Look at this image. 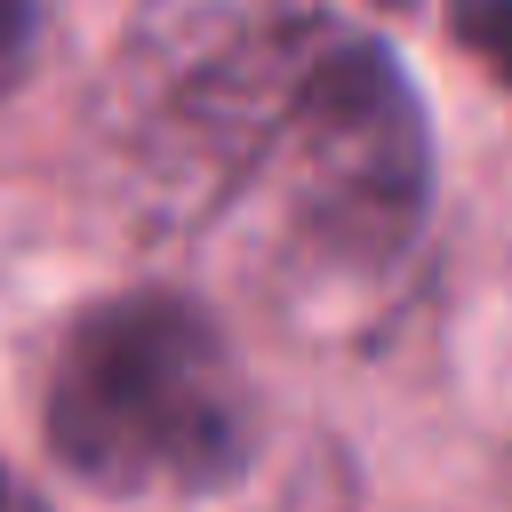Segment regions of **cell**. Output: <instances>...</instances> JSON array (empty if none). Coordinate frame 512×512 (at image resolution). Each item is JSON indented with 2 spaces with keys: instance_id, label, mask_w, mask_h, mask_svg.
Masks as SVG:
<instances>
[{
  "instance_id": "obj_1",
  "label": "cell",
  "mask_w": 512,
  "mask_h": 512,
  "mask_svg": "<svg viewBox=\"0 0 512 512\" xmlns=\"http://www.w3.org/2000/svg\"><path fill=\"white\" fill-rule=\"evenodd\" d=\"M336 32L320 0H144L96 88V160L120 200L168 232L256 200Z\"/></svg>"
},
{
  "instance_id": "obj_2",
  "label": "cell",
  "mask_w": 512,
  "mask_h": 512,
  "mask_svg": "<svg viewBox=\"0 0 512 512\" xmlns=\"http://www.w3.org/2000/svg\"><path fill=\"white\" fill-rule=\"evenodd\" d=\"M40 440L96 496H224L256 464V392L192 296L120 288L64 328Z\"/></svg>"
},
{
  "instance_id": "obj_3",
  "label": "cell",
  "mask_w": 512,
  "mask_h": 512,
  "mask_svg": "<svg viewBox=\"0 0 512 512\" xmlns=\"http://www.w3.org/2000/svg\"><path fill=\"white\" fill-rule=\"evenodd\" d=\"M432 112L376 32H336L272 168L280 248L320 280H384L432 224Z\"/></svg>"
},
{
  "instance_id": "obj_4",
  "label": "cell",
  "mask_w": 512,
  "mask_h": 512,
  "mask_svg": "<svg viewBox=\"0 0 512 512\" xmlns=\"http://www.w3.org/2000/svg\"><path fill=\"white\" fill-rule=\"evenodd\" d=\"M448 32L464 40V56H480L512 88V0H448Z\"/></svg>"
},
{
  "instance_id": "obj_5",
  "label": "cell",
  "mask_w": 512,
  "mask_h": 512,
  "mask_svg": "<svg viewBox=\"0 0 512 512\" xmlns=\"http://www.w3.org/2000/svg\"><path fill=\"white\" fill-rule=\"evenodd\" d=\"M32 48H40V0H0V96L24 80Z\"/></svg>"
},
{
  "instance_id": "obj_6",
  "label": "cell",
  "mask_w": 512,
  "mask_h": 512,
  "mask_svg": "<svg viewBox=\"0 0 512 512\" xmlns=\"http://www.w3.org/2000/svg\"><path fill=\"white\" fill-rule=\"evenodd\" d=\"M0 512H40V504H32V496H24V488H16L8 472H0Z\"/></svg>"
},
{
  "instance_id": "obj_7",
  "label": "cell",
  "mask_w": 512,
  "mask_h": 512,
  "mask_svg": "<svg viewBox=\"0 0 512 512\" xmlns=\"http://www.w3.org/2000/svg\"><path fill=\"white\" fill-rule=\"evenodd\" d=\"M368 8H384V16H408V8H416V0H368Z\"/></svg>"
}]
</instances>
